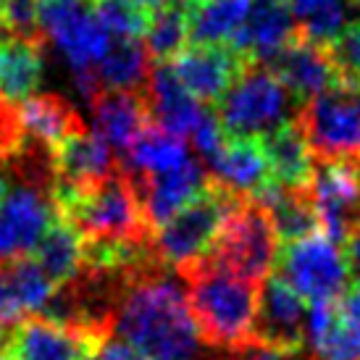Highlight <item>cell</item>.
Here are the masks:
<instances>
[{
    "instance_id": "7a4b0ae2",
    "label": "cell",
    "mask_w": 360,
    "mask_h": 360,
    "mask_svg": "<svg viewBox=\"0 0 360 360\" xmlns=\"http://www.w3.org/2000/svg\"><path fill=\"white\" fill-rule=\"evenodd\" d=\"M187 281V302L200 340L216 350L248 355L255 350L258 284L221 269L208 258L181 271Z\"/></svg>"
},
{
    "instance_id": "5bb4252c",
    "label": "cell",
    "mask_w": 360,
    "mask_h": 360,
    "mask_svg": "<svg viewBox=\"0 0 360 360\" xmlns=\"http://www.w3.org/2000/svg\"><path fill=\"white\" fill-rule=\"evenodd\" d=\"M11 119H13V134H16L13 153L24 150V148H30V150L45 148L51 153L66 137L84 129L74 105L58 95H32L11 110Z\"/></svg>"
},
{
    "instance_id": "5b68a950",
    "label": "cell",
    "mask_w": 360,
    "mask_h": 360,
    "mask_svg": "<svg viewBox=\"0 0 360 360\" xmlns=\"http://www.w3.org/2000/svg\"><path fill=\"white\" fill-rule=\"evenodd\" d=\"M240 200L242 198H234L226 190H221L219 184L210 181L208 190L202 192L200 198H195L187 208H181L176 216H171L153 234L155 258L166 269H176L179 274L205 260L219 240L229 213Z\"/></svg>"
},
{
    "instance_id": "603a6c76",
    "label": "cell",
    "mask_w": 360,
    "mask_h": 360,
    "mask_svg": "<svg viewBox=\"0 0 360 360\" xmlns=\"http://www.w3.org/2000/svg\"><path fill=\"white\" fill-rule=\"evenodd\" d=\"M45 60L40 40H0V105L16 108L40 87Z\"/></svg>"
},
{
    "instance_id": "4316f807",
    "label": "cell",
    "mask_w": 360,
    "mask_h": 360,
    "mask_svg": "<svg viewBox=\"0 0 360 360\" xmlns=\"http://www.w3.org/2000/svg\"><path fill=\"white\" fill-rule=\"evenodd\" d=\"M58 284L40 269L34 258H24L6 269V292L16 321L30 316H45L56 302Z\"/></svg>"
},
{
    "instance_id": "484cf974",
    "label": "cell",
    "mask_w": 360,
    "mask_h": 360,
    "mask_svg": "<svg viewBox=\"0 0 360 360\" xmlns=\"http://www.w3.org/2000/svg\"><path fill=\"white\" fill-rule=\"evenodd\" d=\"M300 40L313 45H331L352 27L355 0H284Z\"/></svg>"
},
{
    "instance_id": "4dcf8cb0",
    "label": "cell",
    "mask_w": 360,
    "mask_h": 360,
    "mask_svg": "<svg viewBox=\"0 0 360 360\" xmlns=\"http://www.w3.org/2000/svg\"><path fill=\"white\" fill-rule=\"evenodd\" d=\"M190 40V21L181 3H171L166 8L150 13L145 30V51L155 63H169L187 48Z\"/></svg>"
},
{
    "instance_id": "7c38bea8",
    "label": "cell",
    "mask_w": 360,
    "mask_h": 360,
    "mask_svg": "<svg viewBox=\"0 0 360 360\" xmlns=\"http://www.w3.org/2000/svg\"><path fill=\"white\" fill-rule=\"evenodd\" d=\"M305 195L316 210L319 229L337 245L360 229V163L321 160Z\"/></svg>"
},
{
    "instance_id": "4fadbf2b",
    "label": "cell",
    "mask_w": 360,
    "mask_h": 360,
    "mask_svg": "<svg viewBox=\"0 0 360 360\" xmlns=\"http://www.w3.org/2000/svg\"><path fill=\"white\" fill-rule=\"evenodd\" d=\"M305 300L281 276H269L258 295L255 350L295 358L305 347Z\"/></svg>"
},
{
    "instance_id": "b9f144b4",
    "label": "cell",
    "mask_w": 360,
    "mask_h": 360,
    "mask_svg": "<svg viewBox=\"0 0 360 360\" xmlns=\"http://www.w3.org/2000/svg\"><path fill=\"white\" fill-rule=\"evenodd\" d=\"M0 360H6V352H3V347H0Z\"/></svg>"
},
{
    "instance_id": "60d3db41",
    "label": "cell",
    "mask_w": 360,
    "mask_h": 360,
    "mask_svg": "<svg viewBox=\"0 0 360 360\" xmlns=\"http://www.w3.org/2000/svg\"><path fill=\"white\" fill-rule=\"evenodd\" d=\"M3 34H6V27H3V13H0V40H3Z\"/></svg>"
},
{
    "instance_id": "ba28073f",
    "label": "cell",
    "mask_w": 360,
    "mask_h": 360,
    "mask_svg": "<svg viewBox=\"0 0 360 360\" xmlns=\"http://www.w3.org/2000/svg\"><path fill=\"white\" fill-rule=\"evenodd\" d=\"M40 34L74 71H95L113 45L92 3L87 0H40Z\"/></svg>"
},
{
    "instance_id": "30bf717a",
    "label": "cell",
    "mask_w": 360,
    "mask_h": 360,
    "mask_svg": "<svg viewBox=\"0 0 360 360\" xmlns=\"http://www.w3.org/2000/svg\"><path fill=\"white\" fill-rule=\"evenodd\" d=\"M110 334L56 316L16 321L3 337L6 360H90Z\"/></svg>"
},
{
    "instance_id": "7bdbcfd3",
    "label": "cell",
    "mask_w": 360,
    "mask_h": 360,
    "mask_svg": "<svg viewBox=\"0 0 360 360\" xmlns=\"http://www.w3.org/2000/svg\"><path fill=\"white\" fill-rule=\"evenodd\" d=\"M0 3H3V0H0Z\"/></svg>"
},
{
    "instance_id": "f1b7e54d",
    "label": "cell",
    "mask_w": 360,
    "mask_h": 360,
    "mask_svg": "<svg viewBox=\"0 0 360 360\" xmlns=\"http://www.w3.org/2000/svg\"><path fill=\"white\" fill-rule=\"evenodd\" d=\"M187 160H190V153L184 148V140L158 129L155 124H150L137 140L131 142L129 150L124 153L127 171L134 179L163 174V171H171L181 163H187Z\"/></svg>"
},
{
    "instance_id": "ab89813d",
    "label": "cell",
    "mask_w": 360,
    "mask_h": 360,
    "mask_svg": "<svg viewBox=\"0 0 360 360\" xmlns=\"http://www.w3.org/2000/svg\"><path fill=\"white\" fill-rule=\"evenodd\" d=\"M3 198H6V174L0 169V202H3Z\"/></svg>"
},
{
    "instance_id": "f546056e",
    "label": "cell",
    "mask_w": 360,
    "mask_h": 360,
    "mask_svg": "<svg viewBox=\"0 0 360 360\" xmlns=\"http://www.w3.org/2000/svg\"><path fill=\"white\" fill-rule=\"evenodd\" d=\"M150 74V56L140 40H116L95 66L103 92H142Z\"/></svg>"
},
{
    "instance_id": "d4e9b609",
    "label": "cell",
    "mask_w": 360,
    "mask_h": 360,
    "mask_svg": "<svg viewBox=\"0 0 360 360\" xmlns=\"http://www.w3.org/2000/svg\"><path fill=\"white\" fill-rule=\"evenodd\" d=\"M190 21V40L195 45L234 42L250 16L252 0H184Z\"/></svg>"
},
{
    "instance_id": "8fae6325",
    "label": "cell",
    "mask_w": 360,
    "mask_h": 360,
    "mask_svg": "<svg viewBox=\"0 0 360 360\" xmlns=\"http://www.w3.org/2000/svg\"><path fill=\"white\" fill-rule=\"evenodd\" d=\"M48 181L21 179L0 202V266L30 258L48 234L58 210Z\"/></svg>"
},
{
    "instance_id": "1f68e13d",
    "label": "cell",
    "mask_w": 360,
    "mask_h": 360,
    "mask_svg": "<svg viewBox=\"0 0 360 360\" xmlns=\"http://www.w3.org/2000/svg\"><path fill=\"white\" fill-rule=\"evenodd\" d=\"M92 11L113 40H140L150 21V13L134 0H92Z\"/></svg>"
},
{
    "instance_id": "ac0fdd59",
    "label": "cell",
    "mask_w": 360,
    "mask_h": 360,
    "mask_svg": "<svg viewBox=\"0 0 360 360\" xmlns=\"http://www.w3.org/2000/svg\"><path fill=\"white\" fill-rule=\"evenodd\" d=\"M142 95L150 108V121H155L158 129L169 131L179 140L190 137L195 127L200 124L202 113L208 110L181 87L171 63H153Z\"/></svg>"
},
{
    "instance_id": "3957f363",
    "label": "cell",
    "mask_w": 360,
    "mask_h": 360,
    "mask_svg": "<svg viewBox=\"0 0 360 360\" xmlns=\"http://www.w3.org/2000/svg\"><path fill=\"white\" fill-rule=\"evenodd\" d=\"M53 202L58 216L71 224L84 242H150L137 187L127 171L90 187L53 179Z\"/></svg>"
},
{
    "instance_id": "7402d4cb",
    "label": "cell",
    "mask_w": 360,
    "mask_h": 360,
    "mask_svg": "<svg viewBox=\"0 0 360 360\" xmlns=\"http://www.w3.org/2000/svg\"><path fill=\"white\" fill-rule=\"evenodd\" d=\"M95 131L113 150L127 153L150 127V108L142 92H101L92 103Z\"/></svg>"
},
{
    "instance_id": "cb8c5ba5",
    "label": "cell",
    "mask_w": 360,
    "mask_h": 360,
    "mask_svg": "<svg viewBox=\"0 0 360 360\" xmlns=\"http://www.w3.org/2000/svg\"><path fill=\"white\" fill-rule=\"evenodd\" d=\"M260 142H263V150L269 158L271 179L279 181L281 187H290V190H305L313 171H316V163H313L316 155L310 150L297 119L274 129Z\"/></svg>"
},
{
    "instance_id": "f35d334b",
    "label": "cell",
    "mask_w": 360,
    "mask_h": 360,
    "mask_svg": "<svg viewBox=\"0 0 360 360\" xmlns=\"http://www.w3.org/2000/svg\"><path fill=\"white\" fill-rule=\"evenodd\" d=\"M140 8H145L148 13H155V11L166 8V6H171V3H184V0H134Z\"/></svg>"
},
{
    "instance_id": "52a82bcc",
    "label": "cell",
    "mask_w": 360,
    "mask_h": 360,
    "mask_svg": "<svg viewBox=\"0 0 360 360\" xmlns=\"http://www.w3.org/2000/svg\"><path fill=\"white\" fill-rule=\"evenodd\" d=\"M279 274L302 300L340 302L350 290V260L334 240L323 231H313L308 237L287 242L279 252Z\"/></svg>"
},
{
    "instance_id": "d590c367",
    "label": "cell",
    "mask_w": 360,
    "mask_h": 360,
    "mask_svg": "<svg viewBox=\"0 0 360 360\" xmlns=\"http://www.w3.org/2000/svg\"><path fill=\"white\" fill-rule=\"evenodd\" d=\"M98 358L101 360H150L142 350H137L131 342H127L124 337H113V334L101 345Z\"/></svg>"
},
{
    "instance_id": "9c48e42d",
    "label": "cell",
    "mask_w": 360,
    "mask_h": 360,
    "mask_svg": "<svg viewBox=\"0 0 360 360\" xmlns=\"http://www.w3.org/2000/svg\"><path fill=\"white\" fill-rule=\"evenodd\" d=\"M297 124L319 160L360 163V92L334 87L302 103Z\"/></svg>"
},
{
    "instance_id": "277c9868",
    "label": "cell",
    "mask_w": 360,
    "mask_h": 360,
    "mask_svg": "<svg viewBox=\"0 0 360 360\" xmlns=\"http://www.w3.org/2000/svg\"><path fill=\"white\" fill-rule=\"evenodd\" d=\"M295 98L271 66L248 63L219 101V124L229 140H263L290 124Z\"/></svg>"
},
{
    "instance_id": "6da1fadb",
    "label": "cell",
    "mask_w": 360,
    "mask_h": 360,
    "mask_svg": "<svg viewBox=\"0 0 360 360\" xmlns=\"http://www.w3.org/2000/svg\"><path fill=\"white\" fill-rule=\"evenodd\" d=\"M113 331L150 360H198L200 331L187 295L163 266L131 276L113 310Z\"/></svg>"
},
{
    "instance_id": "836d02e7",
    "label": "cell",
    "mask_w": 360,
    "mask_h": 360,
    "mask_svg": "<svg viewBox=\"0 0 360 360\" xmlns=\"http://www.w3.org/2000/svg\"><path fill=\"white\" fill-rule=\"evenodd\" d=\"M3 27L11 37L37 40L40 37V0H3Z\"/></svg>"
},
{
    "instance_id": "d6a6232c",
    "label": "cell",
    "mask_w": 360,
    "mask_h": 360,
    "mask_svg": "<svg viewBox=\"0 0 360 360\" xmlns=\"http://www.w3.org/2000/svg\"><path fill=\"white\" fill-rule=\"evenodd\" d=\"M326 51L334 63L340 87L360 92V24H352L347 32H342L331 45H326Z\"/></svg>"
},
{
    "instance_id": "74e56055",
    "label": "cell",
    "mask_w": 360,
    "mask_h": 360,
    "mask_svg": "<svg viewBox=\"0 0 360 360\" xmlns=\"http://www.w3.org/2000/svg\"><path fill=\"white\" fill-rule=\"evenodd\" d=\"M347 260H350V269L352 271H358V276H360V229L352 234L350 240H347Z\"/></svg>"
},
{
    "instance_id": "9a60e30c",
    "label": "cell",
    "mask_w": 360,
    "mask_h": 360,
    "mask_svg": "<svg viewBox=\"0 0 360 360\" xmlns=\"http://www.w3.org/2000/svg\"><path fill=\"white\" fill-rule=\"evenodd\" d=\"M169 63L181 87L200 103L221 101V95L248 66L240 53L224 45H190Z\"/></svg>"
},
{
    "instance_id": "8d00e7d4",
    "label": "cell",
    "mask_w": 360,
    "mask_h": 360,
    "mask_svg": "<svg viewBox=\"0 0 360 360\" xmlns=\"http://www.w3.org/2000/svg\"><path fill=\"white\" fill-rule=\"evenodd\" d=\"M0 319L8 321V326L16 323V316H13L11 302H8V292H6V274H3V271H0Z\"/></svg>"
},
{
    "instance_id": "e575fe53",
    "label": "cell",
    "mask_w": 360,
    "mask_h": 360,
    "mask_svg": "<svg viewBox=\"0 0 360 360\" xmlns=\"http://www.w3.org/2000/svg\"><path fill=\"white\" fill-rule=\"evenodd\" d=\"M190 137H192V148L198 150V155L202 158L205 166H210V163L216 160V155L224 150V145L229 140V137L224 134V129H221L216 110H205V113H202L200 124L195 127V131H192Z\"/></svg>"
},
{
    "instance_id": "e0dca14e",
    "label": "cell",
    "mask_w": 360,
    "mask_h": 360,
    "mask_svg": "<svg viewBox=\"0 0 360 360\" xmlns=\"http://www.w3.org/2000/svg\"><path fill=\"white\" fill-rule=\"evenodd\" d=\"M295 40L297 30L284 0H252L250 16L231 42V51L248 63L271 66Z\"/></svg>"
},
{
    "instance_id": "d6986e66",
    "label": "cell",
    "mask_w": 360,
    "mask_h": 360,
    "mask_svg": "<svg viewBox=\"0 0 360 360\" xmlns=\"http://www.w3.org/2000/svg\"><path fill=\"white\" fill-rule=\"evenodd\" d=\"M53 179L69 181L77 187H90L110 179L116 169V150L103 140L98 131H77L51 150Z\"/></svg>"
},
{
    "instance_id": "44dd1931",
    "label": "cell",
    "mask_w": 360,
    "mask_h": 360,
    "mask_svg": "<svg viewBox=\"0 0 360 360\" xmlns=\"http://www.w3.org/2000/svg\"><path fill=\"white\" fill-rule=\"evenodd\" d=\"M208 171L213 174V184L234 198L258 195L271 181V166L260 140H226Z\"/></svg>"
},
{
    "instance_id": "ffe728a7",
    "label": "cell",
    "mask_w": 360,
    "mask_h": 360,
    "mask_svg": "<svg viewBox=\"0 0 360 360\" xmlns=\"http://www.w3.org/2000/svg\"><path fill=\"white\" fill-rule=\"evenodd\" d=\"M271 69L279 74L284 87L292 92V98L302 103L340 87L329 51L323 45H313L300 37L271 63Z\"/></svg>"
},
{
    "instance_id": "8992f818",
    "label": "cell",
    "mask_w": 360,
    "mask_h": 360,
    "mask_svg": "<svg viewBox=\"0 0 360 360\" xmlns=\"http://www.w3.org/2000/svg\"><path fill=\"white\" fill-rule=\"evenodd\" d=\"M208 260L248 281H266L279 260V237L269 213L242 198L221 229Z\"/></svg>"
},
{
    "instance_id": "2e32d148",
    "label": "cell",
    "mask_w": 360,
    "mask_h": 360,
    "mask_svg": "<svg viewBox=\"0 0 360 360\" xmlns=\"http://www.w3.org/2000/svg\"><path fill=\"white\" fill-rule=\"evenodd\" d=\"M137 187L142 202V213L150 229L163 226L171 216H176L181 208H187L195 198H200L208 190V174L198 160H187L176 169L131 179Z\"/></svg>"
},
{
    "instance_id": "83f0119b",
    "label": "cell",
    "mask_w": 360,
    "mask_h": 360,
    "mask_svg": "<svg viewBox=\"0 0 360 360\" xmlns=\"http://www.w3.org/2000/svg\"><path fill=\"white\" fill-rule=\"evenodd\" d=\"M32 258L40 263V269L58 287H66L79 279L82 269H84V242L77 234V229L58 216Z\"/></svg>"
}]
</instances>
